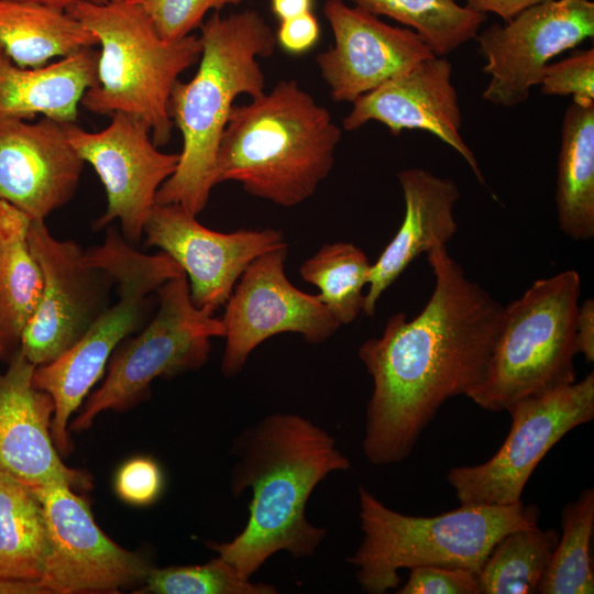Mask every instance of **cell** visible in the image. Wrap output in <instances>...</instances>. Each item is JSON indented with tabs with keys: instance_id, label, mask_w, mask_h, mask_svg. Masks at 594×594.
Segmentation results:
<instances>
[{
	"instance_id": "6da1fadb",
	"label": "cell",
	"mask_w": 594,
	"mask_h": 594,
	"mask_svg": "<svg viewBox=\"0 0 594 594\" xmlns=\"http://www.w3.org/2000/svg\"><path fill=\"white\" fill-rule=\"evenodd\" d=\"M433 292L411 320L386 321L378 338L364 341L359 358L373 381L363 451L375 465L398 463L450 398L482 382L504 306L469 279L447 245L427 252Z\"/></svg>"
},
{
	"instance_id": "7a4b0ae2",
	"label": "cell",
	"mask_w": 594,
	"mask_h": 594,
	"mask_svg": "<svg viewBox=\"0 0 594 594\" xmlns=\"http://www.w3.org/2000/svg\"><path fill=\"white\" fill-rule=\"evenodd\" d=\"M233 452L231 490H252L249 519L231 541L208 547L246 578L277 551L312 556L326 530L308 521V499L329 473L351 468L336 440L299 415L279 413L244 430Z\"/></svg>"
},
{
	"instance_id": "3957f363",
	"label": "cell",
	"mask_w": 594,
	"mask_h": 594,
	"mask_svg": "<svg viewBox=\"0 0 594 594\" xmlns=\"http://www.w3.org/2000/svg\"><path fill=\"white\" fill-rule=\"evenodd\" d=\"M201 55L194 77L174 84L169 117L183 138L174 174L160 187L156 204H176L200 213L216 186L219 144L230 111L240 95L265 91L260 57L276 47L275 33L256 10L227 16L213 12L200 26Z\"/></svg>"
},
{
	"instance_id": "277c9868",
	"label": "cell",
	"mask_w": 594,
	"mask_h": 594,
	"mask_svg": "<svg viewBox=\"0 0 594 594\" xmlns=\"http://www.w3.org/2000/svg\"><path fill=\"white\" fill-rule=\"evenodd\" d=\"M342 136L327 108L294 79L234 105L216 158V185L239 183L282 207L309 199L334 165Z\"/></svg>"
},
{
	"instance_id": "5b68a950",
	"label": "cell",
	"mask_w": 594,
	"mask_h": 594,
	"mask_svg": "<svg viewBox=\"0 0 594 594\" xmlns=\"http://www.w3.org/2000/svg\"><path fill=\"white\" fill-rule=\"evenodd\" d=\"M359 505L363 540L348 561L370 594L398 587L404 568H461L477 574L503 536L537 526L539 517L537 506L521 501L507 506L469 503L437 516H409L388 508L363 486Z\"/></svg>"
},
{
	"instance_id": "8992f818",
	"label": "cell",
	"mask_w": 594,
	"mask_h": 594,
	"mask_svg": "<svg viewBox=\"0 0 594 594\" xmlns=\"http://www.w3.org/2000/svg\"><path fill=\"white\" fill-rule=\"evenodd\" d=\"M66 12L100 45L98 82L84 94L82 107L92 113L122 112L140 119L154 143L165 145L174 125L168 112L170 91L178 76L199 62V36L164 40L147 14L128 0L81 1Z\"/></svg>"
},
{
	"instance_id": "52a82bcc",
	"label": "cell",
	"mask_w": 594,
	"mask_h": 594,
	"mask_svg": "<svg viewBox=\"0 0 594 594\" xmlns=\"http://www.w3.org/2000/svg\"><path fill=\"white\" fill-rule=\"evenodd\" d=\"M86 255L113 277L118 300L97 316L75 345L53 362L36 366L33 374L35 387L54 400L51 432L62 454L70 451L68 420L102 375L111 354L143 326L157 288L185 273L166 253L144 254L113 228Z\"/></svg>"
},
{
	"instance_id": "ba28073f",
	"label": "cell",
	"mask_w": 594,
	"mask_h": 594,
	"mask_svg": "<svg viewBox=\"0 0 594 594\" xmlns=\"http://www.w3.org/2000/svg\"><path fill=\"white\" fill-rule=\"evenodd\" d=\"M581 277L568 270L536 280L504 306L501 329L482 382L468 395L488 411L574 383Z\"/></svg>"
},
{
	"instance_id": "9c48e42d",
	"label": "cell",
	"mask_w": 594,
	"mask_h": 594,
	"mask_svg": "<svg viewBox=\"0 0 594 594\" xmlns=\"http://www.w3.org/2000/svg\"><path fill=\"white\" fill-rule=\"evenodd\" d=\"M158 308L135 337L125 339L109 363L101 386L89 395L70 429L82 431L102 411L135 403L157 377H173L201 367L211 351V338L223 337L222 320L197 308L185 273L156 290Z\"/></svg>"
},
{
	"instance_id": "30bf717a",
	"label": "cell",
	"mask_w": 594,
	"mask_h": 594,
	"mask_svg": "<svg viewBox=\"0 0 594 594\" xmlns=\"http://www.w3.org/2000/svg\"><path fill=\"white\" fill-rule=\"evenodd\" d=\"M512 426L503 444L486 462L457 466L448 482L461 504L507 506L521 499L540 461L568 432L594 417V374L513 404Z\"/></svg>"
},
{
	"instance_id": "8fae6325",
	"label": "cell",
	"mask_w": 594,
	"mask_h": 594,
	"mask_svg": "<svg viewBox=\"0 0 594 594\" xmlns=\"http://www.w3.org/2000/svg\"><path fill=\"white\" fill-rule=\"evenodd\" d=\"M29 242L43 274L36 309L23 330L20 350L36 366L75 345L108 307L113 277L89 262L73 240H58L44 220L32 219Z\"/></svg>"
},
{
	"instance_id": "7c38bea8",
	"label": "cell",
	"mask_w": 594,
	"mask_h": 594,
	"mask_svg": "<svg viewBox=\"0 0 594 594\" xmlns=\"http://www.w3.org/2000/svg\"><path fill=\"white\" fill-rule=\"evenodd\" d=\"M594 36L592 0H544L476 35L490 76L482 98L492 105L526 102L557 55Z\"/></svg>"
},
{
	"instance_id": "4fadbf2b",
	"label": "cell",
	"mask_w": 594,
	"mask_h": 594,
	"mask_svg": "<svg viewBox=\"0 0 594 594\" xmlns=\"http://www.w3.org/2000/svg\"><path fill=\"white\" fill-rule=\"evenodd\" d=\"M287 245L255 258L237 282L221 318L226 348L221 371L240 373L251 352L279 333H299L318 344L341 326L317 295L297 289L285 275Z\"/></svg>"
},
{
	"instance_id": "5bb4252c",
	"label": "cell",
	"mask_w": 594,
	"mask_h": 594,
	"mask_svg": "<svg viewBox=\"0 0 594 594\" xmlns=\"http://www.w3.org/2000/svg\"><path fill=\"white\" fill-rule=\"evenodd\" d=\"M33 490L46 529L45 568L38 582L47 594L118 593L144 582L152 566L113 542L73 487L56 483Z\"/></svg>"
},
{
	"instance_id": "9a60e30c",
	"label": "cell",
	"mask_w": 594,
	"mask_h": 594,
	"mask_svg": "<svg viewBox=\"0 0 594 594\" xmlns=\"http://www.w3.org/2000/svg\"><path fill=\"white\" fill-rule=\"evenodd\" d=\"M103 130L89 132L76 122L65 123L72 146L96 170L107 194V209L95 229L119 220L123 238L132 245L155 204L160 187L176 170L179 153H164L148 127L134 117L116 112Z\"/></svg>"
},
{
	"instance_id": "2e32d148",
	"label": "cell",
	"mask_w": 594,
	"mask_h": 594,
	"mask_svg": "<svg viewBox=\"0 0 594 594\" xmlns=\"http://www.w3.org/2000/svg\"><path fill=\"white\" fill-rule=\"evenodd\" d=\"M143 234L147 246L160 248L185 272L193 304L213 314L255 258L287 245L276 229L210 230L176 204L155 202Z\"/></svg>"
},
{
	"instance_id": "e0dca14e",
	"label": "cell",
	"mask_w": 594,
	"mask_h": 594,
	"mask_svg": "<svg viewBox=\"0 0 594 594\" xmlns=\"http://www.w3.org/2000/svg\"><path fill=\"white\" fill-rule=\"evenodd\" d=\"M322 12L334 44L316 62L336 102L352 103L436 55L414 30L393 26L342 0H327Z\"/></svg>"
},
{
	"instance_id": "ac0fdd59",
	"label": "cell",
	"mask_w": 594,
	"mask_h": 594,
	"mask_svg": "<svg viewBox=\"0 0 594 594\" xmlns=\"http://www.w3.org/2000/svg\"><path fill=\"white\" fill-rule=\"evenodd\" d=\"M343 119L346 131L370 121L398 135L404 130L427 131L452 147L486 186L475 154L461 135L462 114L452 82V65L444 56L426 58L352 102Z\"/></svg>"
},
{
	"instance_id": "d6986e66",
	"label": "cell",
	"mask_w": 594,
	"mask_h": 594,
	"mask_svg": "<svg viewBox=\"0 0 594 594\" xmlns=\"http://www.w3.org/2000/svg\"><path fill=\"white\" fill-rule=\"evenodd\" d=\"M84 164L65 123L0 119V200L32 219L44 220L73 198Z\"/></svg>"
},
{
	"instance_id": "ffe728a7",
	"label": "cell",
	"mask_w": 594,
	"mask_h": 594,
	"mask_svg": "<svg viewBox=\"0 0 594 594\" xmlns=\"http://www.w3.org/2000/svg\"><path fill=\"white\" fill-rule=\"evenodd\" d=\"M0 373V475L31 488L89 486V477L61 460L53 441L52 396L33 384L36 365L19 349Z\"/></svg>"
},
{
	"instance_id": "44dd1931",
	"label": "cell",
	"mask_w": 594,
	"mask_h": 594,
	"mask_svg": "<svg viewBox=\"0 0 594 594\" xmlns=\"http://www.w3.org/2000/svg\"><path fill=\"white\" fill-rule=\"evenodd\" d=\"M405 215L394 238L371 264L363 312L373 317L381 296L421 253L447 245L458 230L454 207L460 198L455 182L411 167L397 173Z\"/></svg>"
},
{
	"instance_id": "7402d4cb",
	"label": "cell",
	"mask_w": 594,
	"mask_h": 594,
	"mask_svg": "<svg viewBox=\"0 0 594 594\" xmlns=\"http://www.w3.org/2000/svg\"><path fill=\"white\" fill-rule=\"evenodd\" d=\"M99 52L81 50L42 67H21L0 48V119L42 116L76 122L84 94L98 82Z\"/></svg>"
},
{
	"instance_id": "603a6c76",
	"label": "cell",
	"mask_w": 594,
	"mask_h": 594,
	"mask_svg": "<svg viewBox=\"0 0 594 594\" xmlns=\"http://www.w3.org/2000/svg\"><path fill=\"white\" fill-rule=\"evenodd\" d=\"M31 220L0 200V345L7 362L20 349L43 288L42 270L28 237Z\"/></svg>"
},
{
	"instance_id": "cb8c5ba5",
	"label": "cell",
	"mask_w": 594,
	"mask_h": 594,
	"mask_svg": "<svg viewBox=\"0 0 594 594\" xmlns=\"http://www.w3.org/2000/svg\"><path fill=\"white\" fill-rule=\"evenodd\" d=\"M96 45V36L65 10L0 0V48L21 67H42Z\"/></svg>"
},
{
	"instance_id": "d4e9b609",
	"label": "cell",
	"mask_w": 594,
	"mask_h": 594,
	"mask_svg": "<svg viewBox=\"0 0 594 594\" xmlns=\"http://www.w3.org/2000/svg\"><path fill=\"white\" fill-rule=\"evenodd\" d=\"M554 201L565 235L594 237V105L572 101L564 112Z\"/></svg>"
},
{
	"instance_id": "484cf974",
	"label": "cell",
	"mask_w": 594,
	"mask_h": 594,
	"mask_svg": "<svg viewBox=\"0 0 594 594\" xmlns=\"http://www.w3.org/2000/svg\"><path fill=\"white\" fill-rule=\"evenodd\" d=\"M46 551L45 521L34 490L0 475V578L40 581Z\"/></svg>"
},
{
	"instance_id": "4316f807",
	"label": "cell",
	"mask_w": 594,
	"mask_h": 594,
	"mask_svg": "<svg viewBox=\"0 0 594 594\" xmlns=\"http://www.w3.org/2000/svg\"><path fill=\"white\" fill-rule=\"evenodd\" d=\"M558 540L557 530L538 525L507 532L477 573L481 594L538 593Z\"/></svg>"
},
{
	"instance_id": "83f0119b",
	"label": "cell",
	"mask_w": 594,
	"mask_h": 594,
	"mask_svg": "<svg viewBox=\"0 0 594 594\" xmlns=\"http://www.w3.org/2000/svg\"><path fill=\"white\" fill-rule=\"evenodd\" d=\"M354 7L414 30L438 56L476 37L486 14L455 0H351Z\"/></svg>"
},
{
	"instance_id": "f1b7e54d",
	"label": "cell",
	"mask_w": 594,
	"mask_h": 594,
	"mask_svg": "<svg viewBox=\"0 0 594 594\" xmlns=\"http://www.w3.org/2000/svg\"><path fill=\"white\" fill-rule=\"evenodd\" d=\"M371 263L350 242L327 243L299 267L301 278L319 288L318 299L340 324L353 322L363 312V288Z\"/></svg>"
},
{
	"instance_id": "f546056e",
	"label": "cell",
	"mask_w": 594,
	"mask_h": 594,
	"mask_svg": "<svg viewBox=\"0 0 594 594\" xmlns=\"http://www.w3.org/2000/svg\"><path fill=\"white\" fill-rule=\"evenodd\" d=\"M562 536L538 586L542 594H592L594 573L591 538L594 528V490L582 491L562 510Z\"/></svg>"
},
{
	"instance_id": "4dcf8cb0",
	"label": "cell",
	"mask_w": 594,
	"mask_h": 594,
	"mask_svg": "<svg viewBox=\"0 0 594 594\" xmlns=\"http://www.w3.org/2000/svg\"><path fill=\"white\" fill-rule=\"evenodd\" d=\"M138 593L154 594H275L268 584L253 583L221 557L205 564L152 568Z\"/></svg>"
},
{
	"instance_id": "1f68e13d",
	"label": "cell",
	"mask_w": 594,
	"mask_h": 594,
	"mask_svg": "<svg viewBox=\"0 0 594 594\" xmlns=\"http://www.w3.org/2000/svg\"><path fill=\"white\" fill-rule=\"evenodd\" d=\"M138 4L150 18L161 37L178 40L200 28L209 11L219 12L227 6L245 0H128Z\"/></svg>"
},
{
	"instance_id": "d6a6232c",
	"label": "cell",
	"mask_w": 594,
	"mask_h": 594,
	"mask_svg": "<svg viewBox=\"0 0 594 594\" xmlns=\"http://www.w3.org/2000/svg\"><path fill=\"white\" fill-rule=\"evenodd\" d=\"M539 86L543 95L571 96L575 103L594 105V50L548 64Z\"/></svg>"
},
{
	"instance_id": "836d02e7",
	"label": "cell",
	"mask_w": 594,
	"mask_h": 594,
	"mask_svg": "<svg viewBox=\"0 0 594 594\" xmlns=\"http://www.w3.org/2000/svg\"><path fill=\"white\" fill-rule=\"evenodd\" d=\"M398 594H481L477 574L461 568L422 565L410 569Z\"/></svg>"
},
{
	"instance_id": "e575fe53",
	"label": "cell",
	"mask_w": 594,
	"mask_h": 594,
	"mask_svg": "<svg viewBox=\"0 0 594 594\" xmlns=\"http://www.w3.org/2000/svg\"><path fill=\"white\" fill-rule=\"evenodd\" d=\"M163 487L161 469L152 459L135 458L124 463L116 477V491L121 499L134 505L154 502Z\"/></svg>"
},
{
	"instance_id": "d590c367",
	"label": "cell",
	"mask_w": 594,
	"mask_h": 594,
	"mask_svg": "<svg viewBox=\"0 0 594 594\" xmlns=\"http://www.w3.org/2000/svg\"><path fill=\"white\" fill-rule=\"evenodd\" d=\"M320 24L311 12L280 21L275 33L276 44L290 55H302L312 50L320 38Z\"/></svg>"
},
{
	"instance_id": "8d00e7d4",
	"label": "cell",
	"mask_w": 594,
	"mask_h": 594,
	"mask_svg": "<svg viewBox=\"0 0 594 594\" xmlns=\"http://www.w3.org/2000/svg\"><path fill=\"white\" fill-rule=\"evenodd\" d=\"M575 342L578 353H582L587 363L594 361V300L585 299L579 305L576 314Z\"/></svg>"
},
{
	"instance_id": "74e56055",
	"label": "cell",
	"mask_w": 594,
	"mask_h": 594,
	"mask_svg": "<svg viewBox=\"0 0 594 594\" xmlns=\"http://www.w3.org/2000/svg\"><path fill=\"white\" fill-rule=\"evenodd\" d=\"M541 1L544 0H465V6L481 13H494L506 22Z\"/></svg>"
},
{
	"instance_id": "f35d334b",
	"label": "cell",
	"mask_w": 594,
	"mask_h": 594,
	"mask_svg": "<svg viewBox=\"0 0 594 594\" xmlns=\"http://www.w3.org/2000/svg\"><path fill=\"white\" fill-rule=\"evenodd\" d=\"M314 0H271V9L278 21L311 12Z\"/></svg>"
},
{
	"instance_id": "ab89813d",
	"label": "cell",
	"mask_w": 594,
	"mask_h": 594,
	"mask_svg": "<svg viewBox=\"0 0 594 594\" xmlns=\"http://www.w3.org/2000/svg\"><path fill=\"white\" fill-rule=\"evenodd\" d=\"M0 594H47L38 581H19L0 578Z\"/></svg>"
},
{
	"instance_id": "60d3db41",
	"label": "cell",
	"mask_w": 594,
	"mask_h": 594,
	"mask_svg": "<svg viewBox=\"0 0 594 594\" xmlns=\"http://www.w3.org/2000/svg\"><path fill=\"white\" fill-rule=\"evenodd\" d=\"M21 1L34 2V3H38L46 7L66 11V9L69 8L70 6L77 2H81V1L102 4V3L111 2L113 0H21Z\"/></svg>"
},
{
	"instance_id": "b9f144b4",
	"label": "cell",
	"mask_w": 594,
	"mask_h": 594,
	"mask_svg": "<svg viewBox=\"0 0 594 594\" xmlns=\"http://www.w3.org/2000/svg\"><path fill=\"white\" fill-rule=\"evenodd\" d=\"M2 361H4V359H3V353H2L1 345H0V363H1Z\"/></svg>"
}]
</instances>
